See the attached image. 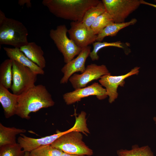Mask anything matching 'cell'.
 <instances>
[{
  "label": "cell",
  "mask_w": 156,
  "mask_h": 156,
  "mask_svg": "<svg viewBox=\"0 0 156 156\" xmlns=\"http://www.w3.org/2000/svg\"><path fill=\"white\" fill-rule=\"evenodd\" d=\"M122 43L120 41L108 42H95L92 44L93 49L91 52L89 56L92 61L99 60V57L98 52L101 49L107 47H114L119 48H123Z\"/></svg>",
  "instance_id": "obj_25"
},
{
  "label": "cell",
  "mask_w": 156,
  "mask_h": 156,
  "mask_svg": "<svg viewBox=\"0 0 156 156\" xmlns=\"http://www.w3.org/2000/svg\"><path fill=\"white\" fill-rule=\"evenodd\" d=\"M3 49L9 59L29 68L37 75L44 74L43 70L29 60L19 48L5 47Z\"/></svg>",
  "instance_id": "obj_14"
},
{
  "label": "cell",
  "mask_w": 156,
  "mask_h": 156,
  "mask_svg": "<svg viewBox=\"0 0 156 156\" xmlns=\"http://www.w3.org/2000/svg\"><path fill=\"white\" fill-rule=\"evenodd\" d=\"M107 12L116 23L125 22V19L141 4L139 0H102Z\"/></svg>",
  "instance_id": "obj_7"
},
{
  "label": "cell",
  "mask_w": 156,
  "mask_h": 156,
  "mask_svg": "<svg viewBox=\"0 0 156 156\" xmlns=\"http://www.w3.org/2000/svg\"><path fill=\"white\" fill-rule=\"evenodd\" d=\"M68 30L64 24L57 26L51 29L49 35L64 58V62L67 63L78 55L82 49L77 46L67 36Z\"/></svg>",
  "instance_id": "obj_5"
},
{
  "label": "cell",
  "mask_w": 156,
  "mask_h": 156,
  "mask_svg": "<svg viewBox=\"0 0 156 156\" xmlns=\"http://www.w3.org/2000/svg\"><path fill=\"white\" fill-rule=\"evenodd\" d=\"M109 73L105 65L91 64L86 67L83 73L74 74L69 78V81L73 88L76 90L86 87L91 81L100 79L102 76Z\"/></svg>",
  "instance_id": "obj_8"
},
{
  "label": "cell",
  "mask_w": 156,
  "mask_h": 156,
  "mask_svg": "<svg viewBox=\"0 0 156 156\" xmlns=\"http://www.w3.org/2000/svg\"><path fill=\"white\" fill-rule=\"evenodd\" d=\"M63 152L51 145L40 146L30 152V156H61Z\"/></svg>",
  "instance_id": "obj_22"
},
{
  "label": "cell",
  "mask_w": 156,
  "mask_h": 156,
  "mask_svg": "<svg viewBox=\"0 0 156 156\" xmlns=\"http://www.w3.org/2000/svg\"><path fill=\"white\" fill-rule=\"evenodd\" d=\"M114 23L110 15L106 11L98 16L90 27L97 35L109 25Z\"/></svg>",
  "instance_id": "obj_21"
},
{
  "label": "cell",
  "mask_w": 156,
  "mask_h": 156,
  "mask_svg": "<svg viewBox=\"0 0 156 156\" xmlns=\"http://www.w3.org/2000/svg\"><path fill=\"white\" fill-rule=\"evenodd\" d=\"M68 31L69 38L79 47L82 49L96 42L97 35L82 21H72Z\"/></svg>",
  "instance_id": "obj_9"
},
{
  "label": "cell",
  "mask_w": 156,
  "mask_h": 156,
  "mask_svg": "<svg viewBox=\"0 0 156 156\" xmlns=\"http://www.w3.org/2000/svg\"><path fill=\"white\" fill-rule=\"evenodd\" d=\"M51 145L70 154L88 156L93 154L92 150L83 141L81 133L77 131L69 132L62 135Z\"/></svg>",
  "instance_id": "obj_4"
},
{
  "label": "cell",
  "mask_w": 156,
  "mask_h": 156,
  "mask_svg": "<svg viewBox=\"0 0 156 156\" xmlns=\"http://www.w3.org/2000/svg\"><path fill=\"white\" fill-rule=\"evenodd\" d=\"M18 97V95L11 93L0 84V102L5 118H9L16 115Z\"/></svg>",
  "instance_id": "obj_15"
},
{
  "label": "cell",
  "mask_w": 156,
  "mask_h": 156,
  "mask_svg": "<svg viewBox=\"0 0 156 156\" xmlns=\"http://www.w3.org/2000/svg\"><path fill=\"white\" fill-rule=\"evenodd\" d=\"M140 0V2L141 4H143L148 5L153 7H154L156 8V4L149 3L148 2H147L143 0Z\"/></svg>",
  "instance_id": "obj_27"
},
{
  "label": "cell",
  "mask_w": 156,
  "mask_h": 156,
  "mask_svg": "<svg viewBox=\"0 0 156 156\" xmlns=\"http://www.w3.org/2000/svg\"><path fill=\"white\" fill-rule=\"evenodd\" d=\"M92 95L96 96L99 100L104 99L108 96L105 89L101 84L95 82L87 87L65 93L63 98L66 104L70 105Z\"/></svg>",
  "instance_id": "obj_10"
},
{
  "label": "cell",
  "mask_w": 156,
  "mask_h": 156,
  "mask_svg": "<svg viewBox=\"0 0 156 156\" xmlns=\"http://www.w3.org/2000/svg\"><path fill=\"white\" fill-rule=\"evenodd\" d=\"M105 12V6L101 1L86 12L82 22L87 27H90L97 17Z\"/></svg>",
  "instance_id": "obj_20"
},
{
  "label": "cell",
  "mask_w": 156,
  "mask_h": 156,
  "mask_svg": "<svg viewBox=\"0 0 156 156\" xmlns=\"http://www.w3.org/2000/svg\"><path fill=\"white\" fill-rule=\"evenodd\" d=\"M13 60L7 59L0 66V84L7 89L11 88L12 79Z\"/></svg>",
  "instance_id": "obj_19"
},
{
  "label": "cell",
  "mask_w": 156,
  "mask_h": 156,
  "mask_svg": "<svg viewBox=\"0 0 156 156\" xmlns=\"http://www.w3.org/2000/svg\"><path fill=\"white\" fill-rule=\"evenodd\" d=\"M26 132V130L5 127L0 123V146L17 143L16 135Z\"/></svg>",
  "instance_id": "obj_17"
},
{
  "label": "cell",
  "mask_w": 156,
  "mask_h": 156,
  "mask_svg": "<svg viewBox=\"0 0 156 156\" xmlns=\"http://www.w3.org/2000/svg\"><path fill=\"white\" fill-rule=\"evenodd\" d=\"M18 3L20 6H23L24 5H26L28 8H31V3L30 0H19Z\"/></svg>",
  "instance_id": "obj_26"
},
{
  "label": "cell",
  "mask_w": 156,
  "mask_h": 156,
  "mask_svg": "<svg viewBox=\"0 0 156 156\" xmlns=\"http://www.w3.org/2000/svg\"><path fill=\"white\" fill-rule=\"evenodd\" d=\"M153 119L155 121V123L156 124V117H154Z\"/></svg>",
  "instance_id": "obj_30"
},
{
  "label": "cell",
  "mask_w": 156,
  "mask_h": 156,
  "mask_svg": "<svg viewBox=\"0 0 156 156\" xmlns=\"http://www.w3.org/2000/svg\"><path fill=\"white\" fill-rule=\"evenodd\" d=\"M137 21V19L134 18L127 22L112 23L107 26L97 35L96 41L101 42L107 36H115L120 30L130 25H134Z\"/></svg>",
  "instance_id": "obj_18"
},
{
  "label": "cell",
  "mask_w": 156,
  "mask_h": 156,
  "mask_svg": "<svg viewBox=\"0 0 156 156\" xmlns=\"http://www.w3.org/2000/svg\"><path fill=\"white\" fill-rule=\"evenodd\" d=\"M61 136V134L59 131L55 134L39 138H30L21 133L18 138L17 143L19 144L25 152H30L40 146L51 145Z\"/></svg>",
  "instance_id": "obj_13"
},
{
  "label": "cell",
  "mask_w": 156,
  "mask_h": 156,
  "mask_svg": "<svg viewBox=\"0 0 156 156\" xmlns=\"http://www.w3.org/2000/svg\"><path fill=\"white\" fill-rule=\"evenodd\" d=\"M55 102L46 87L41 84L35 85L18 95L16 115L28 120L31 112L53 106Z\"/></svg>",
  "instance_id": "obj_1"
},
{
  "label": "cell",
  "mask_w": 156,
  "mask_h": 156,
  "mask_svg": "<svg viewBox=\"0 0 156 156\" xmlns=\"http://www.w3.org/2000/svg\"><path fill=\"white\" fill-rule=\"evenodd\" d=\"M20 50L31 61L43 69L46 62L41 47L34 42H29L19 48Z\"/></svg>",
  "instance_id": "obj_16"
},
{
  "label": "cell",
  "mask_w": 156,
  "mask_h": 156,
  "mask_svg": "<svg viewBox=\"0 0 156 156\" xmlns=\"http://www.w3.org/2000/svg\"><path fill=\"white\" fill-rule=\"evenodd\" d=\"M28 30L21 22L7 18L0 10V44L20 48L28 42Z\"/></svg>",
  "instance_id": "obj_3"
},
{
  "label": "cell",
  "mask_w": 156,
  "mask_h": 156,
  "mask_svg": "<svg viewBox=\"0 0 156 156\" xmlns=\"http://www.w3.org/2000/svg\"><path fill=\"white\" fill-rule=\"evenodd\" d=\"M61 156H84V155L71 154L63 152Z\"/></svg>",
  "instance_id": "obj_28"
},
{
  "label": "cell",
  "mask_w": 156,
  "mask_h": 156,
  "mask_svg": "<svg viewBox=\"0 0 156 156\" xmlns=\"http://www.w3.org/2000/svg\"><path fill=\"white\" fill-rule=\"evenodd\" d=\"M101 1L99 0H43L42 4L56 17L81 22L86 12Z\"/></svg>",
  "instance_id": "obj_2"
},
{
  "label": "cell",
  "mask_w": 156,
  "mask_h": 156,
  "mask_svg": "<svg viewBox=\"0 0 156 156\" xmlns=\"http://www.w3.org/2000/svg\"><path fill=\"white\" fill-rule=\"evenodd\" d=\"M25 153L18 143L0 146V156H24Z\"/></svg>",
  "instance_id": "obj_24"
},
{
  "label": "cell",
  "mask_w": 156,
  "mask_h": 156,
  "mask_svg": "<svg viewBox=\"0 0 156 156\" xmlns=\"http://www.w3.org/2000/svg\"><path fill=\"white\" fill-rule=\"evenodd\" d=\"M117 154L118 156H154L153 153L148 146L141 147L135 146L129 150H119Z\"/></svg>",
  "instance_id": "obj_23"
},
{
  "label": "cell",
  "mask_w": 156,
  "mask_h": 156,
  "mask_svg": "<svg viewBox=\"0 0 156 156\" xmlns=\"http://www.w3.org/2000/svg\"><path fill=\"white\" fill-rule=\"evenodd\" d=\"M12 71L13 94L19 95L35 85L37 75L29 68L13 60Z\"/></svg>",
  "instance_id": "obj_6"
},
{
  "label": "cell",
  "mask_w": 156,
  "mask_h": 156,
  "mask_svg": "<svg viewBox=\"0 0 156 156\" xmlns=\"http://www.w3.org/2000/svg\"><path fill=\"white\" fill-rule=\"evenodd\" d=\"M24 156H30V152H25V154Z\"/></svg>",
  "instance_id": "obj_29"
},
{
  "label": "cell",
  "mask_w": 156,
  "mask_h": 156,
  "mask_svg": "<svg viewBox=\"0 0 156 156\" xmlns=\"http://www.w3.org/2000/svg\"><path fill=\"white\" fill-rule=\"evenodd\" d=\"M140 67H135L127 73L119 76H112L111 73L102 76L99 82L100 84L105 88L108 96L109 102L112 103L118 96L117 89L119 86L122 87L125 83V79L131 76L138 75Z\"/></svg>",
  "instance_id": "obj_11"
},
{
  "label": "cell",
  "mask_w": 156,
  "mask_h": 156,
  "mask_svg": "<svg viewBox=\"0 0 156 156\" xmlns=\"http://www.w3.org/2000/svg\"><path fill=\"white\" fill-rule=\"evenodd\" d=\"M91 49L89 46L82 48L77 57L63 66L61 70L63 76L60 81L61 84L67 83L70 77L75 73H82L84 71L86 68L85 62L91 52Z\"/></svg>",
  "instance_id": "obj_12"
}]
</instances>
